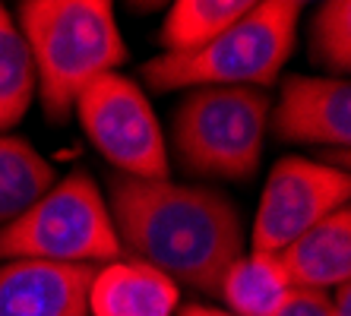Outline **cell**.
I'll use <instances>...</instances> for the list:
<instances>
[{
	"label": "cell",
	"mask_w": 351,
	"mask_h": 316,
	"mask_svg": "<svg viewBox=\"0 0 351 316\" xmlns=\"http://www.w3.org/2000/svg\"><path fill=\"white\" fill-rule=\"evenodd\" d=\"M269 130L278 143L348 149L351 143V86L332 76L291 73L282 80L278 101L269 111Z\"/></svg>",
	"instance_id": "obj_8"
},
{
	"label": "cell",
	"mask_w": 351,
	"mask_h": 316,
	"mask_svg": "<svg viewBox=\"0 0 351 316\" xmlns=\"http://www.w3.org/2000/svg\"><path fill=\"white\" fill-rule=\"evenodd\" d=\"M108 212L121 250L178 288L215 294L225 269L244 253L241 212L213 186L114 174L108 180Z\"/></svg>",
	"instance_id": "obj_1"
},
{
	"label": "cell",
	"mask_w": 351,
	"mask_h": 316,
	"mask_svg": "<svg viewBox=\"0 0 351 316\" xmlns=\"http://www.w3.org/2000/svg\"><path fill=\"white\" fill-rule=\"evenodd\" d=\"M95 269L41 260L0 263V316H89Z\"/></svg>",
	"instance_id": "obj_9"
},
{
	"label": "cell",
	"mask_w": 351,
	"mask_h": 316,
	"mask_svg": "<svg viewBox=\"0 0 351 316\" xmlns=\"http://www.w3.org/2000/svg\"><path fill=\"white\" fill-rule=\"evenodd\" d=\"M256 0H178L158 29L162 54H190L219 38Z\"/></svg>",
	"instance_id": "obj_13"
},
{
	"label": "cell",
	"mask_w": 351,
	"mask_h": 316,
	"mask_svg": "<svg viewBox=\"0 0 351 316\" xmlns=\"http://www.w3.org/2000/svg\"><path fill=\"white\" fill-rule=\"evenodd\" d=\"M54 180L51 162L32 143L0 133V228L23 215Z\"/></svg>",
	"instance_id": "obj_14"
},
{
	"label": "cell",
	"mask_w": 351,
	"mask_h": 316,
	"mask_svg": "<svg viewBox=\"0 0 351 316\" xmlns=\"http://www.w3.org/2000/svg\"><path fill=\"white\" fill-rule=\"evenodd\" d=\"M38 95L35 64L16 16L0 7V133L16 127Z\"/></svg>",
	"instance_id": "obj_15"
},
{
	"label": "cell",
	"mask_w": 351,
	"mask_h": 316,
	"mask_svg": "<svg viewBox=\"0 0 351 316\" xmlns=\"http://www.w3.org/2000/svg\"><path fill=\"white\" fill-rule=\"evenodd\" d=\"M121 256L105 193L86 168H73L66 178L54 180L23 215L0 228V263L108 266Z\"/></svg>",
	"instance_id": "obj_4"
},
{
	"label": "cell",
	"mask_w": 351,
	"mask_h": 316,
	"mask_svg": "<svg viewBox=\"0 0 351 316\" xmlns=\"http://www.w3.org/2000/svg\"><path fill=\"white\" fill-rule=\"evenodd\" d=\"M276 316H332V300L319 291H294Z\"/></svg>",
	"instance_id": "obj_17"
},
{
	"label": "cell",
	"mask_w": 351,
	"mask_h": 316,
	"mask_svg": "<svg viewBox=\"0 0 351 316\" xmlns=\"http://www.w3.org/2000/svg\"><path fill=\"white\" fill-rule=\"evenodd\" d=\"M16 25L32 54L41 108L54 123L73 114L98 76L117 73L130 57L108 0H23Z\"/></svg>",
	"instance_id": "obj_2"
},
{
	"label": "cell",
	"mask_w": 351,
	"mask_h": 316,
	"mask_svg": "<svg viewBox=\"0 0 351 316\" xmlns=\"http://www.w3.org/2000/svg\"><path fill=\"white\" fill-rule=\"evenodd\" d=\"M174 316H234L228 310L221 307H209V304H187V307H180Z\"/></svg>",
	"instance_id": "obj_18"
},
{
	"label": "cell",
	"mask_w": 351,
	"mask_h": 316,
	"mask_svg": "<svg viewBox=\"0 0 351 316\" xmlns=\"http://www.w3.org/2000/svg\"><path fill=\"white\" fill-rule=\"evenodd\" d=\"M266 89H190L171 114L168 155L193 178L250 180L269 133Z\"/></svg>",
	"instance_id": "obj_5"
},
{
	"label": "cell",
	"mask_w": 351,
	"mask_h": 316,
	"mask_svg": "<svg viewBox=\"0 0 351 316\" xmlns=\"http://www.w3.org/2000/svg\"><path fill=\"white\" fill-rule=\"evenodd\" d=\"M73 114L95 152L123 178L162 180L171 174V155L156 108L130 76L105 73L76 98Z\"/></svg>",
	"instance_id": "obj_6"
},
{
	"label": "cell",
	"mask_w": 351,
	"mask_h": 316,
	"mask_svg": "<svg viewBox=\"0 0 351 316\" xmlns=\"http://www.w3.org/2000/svg\"><path fill=\"white\" fill-rule=\"evenodd\" d=\"M348 196V168H339L332 162H317V158H301V155L278 158L263 184L250 250L282 253L304 231H311L332 212L345 209Z\"/></svg>",
	"instance_id": "obj_7"
},
{
	"label": "cell",
	"mask_w": 351,
	"mask_h": 316,
	"mask_svg": "<svg viewBox=\"0 0 351 316\" xmlns=\"http://www.w3.org/2000/svg\"><path fill=\"white\" fill-rule=\"evenodd\" d=\"M178 307V284L130 256L98 266L89 284V316H174Z\"/></svg>",
	"instance_id": "obj_10"
},
{
	"label": "cell",
	"mask_w": 351,
	"mask_h": 316,
	"mask_svg": "<svg viewBox=\"0 0 351 316\" xmlns=\"http://www.w3.org/2000/svg\"><path fill=\"white\" fill-rule=\"evenodd\" d=\"M294 291L332 294L351 278V212L348 206L304 231L276 253Z\"/></svg>",
	"instance_id": "obj_11"
},
{
	"label": "cell",
	"mask_w": 351,
	"mask_h": 316,
	"mask_svg": "<svg viewBox=\"0 0 351 316\" xmlns=\"http://www.w3.org/2000/svg\"><path fill=\"white\" fill-rule=\"evenodd\" d=\"M301 13V0H260L203 48L152 57L143 64V80L158 92L266 89L291 57Z\"/></svg>",
	"instance_id": "obj_3"
},
{
	"label": "cell",
	"mask_w": 351,
	"mask_h": 316,
	"mask_svg": "<svg viewBox=\"0 0 351 316\" xmlns=\"http://www.w3.org/2000/svg\"><path fill=\"white\" fill-rule=\"evenodd\" d=\"M294 288L276 253H241L219 282L215 297L234 316H276L291 300Z\"/></svg>",
	"instance_id": "obj_12"
},
{
	"label": "cell",
	"mask_w": 351,
	"mask_h": 316,
	"mask_svg": "<svg viewBox=\"0 0 351 316\" xmlns=\"http://www.w3.org/2000/svg\"><path fill=\"white\" fill-rule=\"evenodd\" d=\"M311 57L332 80L351 70V3L326 0L311 19Z\"/></svg>",
	"instance_id": "obj_16"
}]
</instances>
